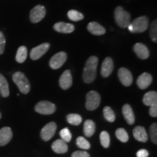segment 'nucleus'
Instances as JSON below:
<instances>
[{
  "label": "nucleus",
  "instance_id": "f257e3e1",
  "mask_svg": "<svg viewBox=\"0 0 157 157\" xmlns=\"http://www.w3.org/2000/svg\"><path fill=\"white\" fill-rule=\"evenodd\" d=\"M98 64V58L96 56H90L87 59L83 71V80L85 83L90 84L95 81Z\"/></svg>",
  "mask_w": 157,
  "mask_h": 157
},
{
  "label": "nucleus",
  "instance_id": "f03ea898",
  "mask_svg": "<svg viewBox=\"0 0 157 157\" xmlns=\"http://www.w3.org/2000/svg\"><path fill=\"white\" fill-rule=\"evenodd\" d=\"M114 19L117 24L122 29L127 28L131 23L130 14L128 12L125 11L120 6L115 9Z\"/></svg>",
  "mask_w": 157,
  "mask_h": 157
},
{
  "label": "nucleus",
  "instance_id": "7ed1b4c3",
  "mask_svg": "<svg viewBox=\"0 0 157 157\" xmlns=\"http://www.w3.org/2000/svg\"><path fill=\"white\" fill-rule=\"evenodd\" d=\"M13 80L18 87L21 93L28 94L31 90V84L29 79L22 72H15L13 75Z\"/></svg>",
  "mask_w": 157,
  "mask_h": 157
},
{
  "label": "nucleus",
  "instance_id": "20e7f679",
  "mask_svg": "<svg viewBox=\"0 0 157 157\" xmlns=\"http://www.w3.org/2000/svg\"><path fill=\"white\" fill-rule=\"evenodd\" d=\"M129 30L132 33H143L148 28V18L146 16H140L135 19L129 26Z\"/></svg>",
  "mask_w": 157,
  "mask_h": 157
},
{
  "label": "nucleus",
  "instance_id": "39448f33",
  "mask_svg": "<svg viewBox=\"0 0 157 157\" xmlns=\"http://www.w3.org/2000/svg\"><path fill=\"white\" fill-rule=\"evenodd\" d=\"M86 109L89 111H94L99 107L101 104V95L95 91H90L86 96Z\"/></svg>",
  "mask_w": 157,
  "mask_h": 157
},
{
  "label": "nucleus",
  "instance_id": "423d86ee",
  "mask_svg": "<svg viewBox=\"0 0 157 157\" xmlns=\"http://www.w3.org/2000/svg\"><path fill=\"white\" fill-rule=\"evenodd\" d=\"M56 110V106L54 103L50 101H43L39 102L35 105V111L37 113L43 115H50L55 113Z\"/></svg>",
  "mask_w": 157,
  "mask_h": 157
},
{
  "label": "nucleus",
  "instance_id": "0eeeda50",
  "mask_svg": "<svg viewBox=\"0 0 157 157\" xmlns=\"http://www.w3.org/2000/svg\"><path fill=\"white\" fill-rule=\"evenodd\" d=\"M46 15V9L44 6L38 5L31 10L30 12V20L32 23H39L44 18Z\"/></svg>",
  "mask_w": 157,
  "mask_h": 157
},
{
  "label": "nucleus",
  "instance_id": "6e6552de",
  "mask_svg": "<svg viewBox=\"0 0 157 157\" xmlns=\"http://www.w3.org/2000/svg\"><path fill=\"white\" fill-rule=\"evenodd\" d=\"M67 60V54L65 52H59L52 57L50 60V66L52 69H58Z\"/></svg>",
  "mask_w": 157,
  "mask_h": 157
},
{
  "label": "nucleus",
  "instance_id": "1a4fd4ad",
  "mask_svg": "<svg viewBox=\"0 0 157 157\" xmlns=\"http://www.w3.org/2000/svg\"><path fill=\"white\" fill-rule=\"evenodd\" d=\"M57 128L56 124L51 121V122L47 124L42 129L41 131V137L43 140L48 141L50 140L56 133Z\"/></svg>",
  "mask_w": 157,
  "mask_h": 157
},
{
  "label": "nucleus",
  "instance_id": "9d476101",
  "mask_svg": "<svg viewBox=\"0 0 157 157\" xmlns=\"http://www.w3.org/2000/svg\"><path fill=\"white\" fill-rule=\"evenodd\" d=\"M50 44L49 43H42V44L38 45L36 48H34L31 50L30 57L32 60H36L44 56L48 52L50 48Z\"/></svg>",
  "mask_w": 157,
  "mask_h": 157
},
{
  "label": "nucleus",
  "instance_id": "9b49d317",
  "mask_svg": "<svg viewBox=\"0 0 157 157\" xmlns=\"http://www.w3.org/2000/svg\"><path fill=\"white\" fill-rule=\"evenodd\" d=\"M118 76L119 80L125 87H129L132 83L133 78L131 72L126 68H121L118 71Z\"/></svg>",
  "mask_w": 157,
  "mask_h": 157
},
{
  "label": "nucleus",
  "instance_id": "f8f14e48",
  "mask_svg": "<svg viewBox=\"0 0 157 157\" xmlns=\"http://www.w3.org/2000/svg\"><path fill=\"white\" fill-rule=\"evenodd\" d=\"M72 82H73V79H72L71 73L69 70H66L60 76V79H59L60 87L63 90H68L71 87Z\"/></svg>",
  "mask_w": 157,
  "mask_h": 157
},
{
  "label": "nucleus",
  "instance_id": "ddd939ff",
  "mask_svg": "<svg viewBox=\"0 0 157 157\" xmlns=\"http://www.w3.org/2000/svg\"><path fill=\"white\" fill-rule=\"evenodd\" d=\"M113 70V61L110 57L104 59L101 66V75L103 77H109Z\"/></svg>",
  "mask_w": 157,
  "mask_h": 157
},
{
  "label": "nucleus",
  "instance_id": "4468645a",
  "mask_svg": "<svg viewBox=\"0 0 157 157\" xmlns=\"http://www.w3.org/2000/svg\"><path fill=\"white\" fill-rule=\"evenodd\" d=\"M133 50L137 57L142 60H146L150 56L148 48L142 43H136L133 47Z\"/></svg>",
  "mask_w": 157,
  "mask_h": 157
},
{
  "label": "nucleus",
  "instance_id": "2eb2a0df",
  "mask_svg": "<svg viewBox=\"0 0 157 157\" xmlns=\"http://www.w3.org/2000/svg\"><path fill=\"white\" fill-rule=\"evenodd\" d=\"M152 76L150 74L143 73L137 78V84L140 89L145 90L147 87H148V86H150V84L152 82Z\"/></svg>",
  "mask_w": 157,
  "mask_h": 157
},
{
  "label": "nucleus",
  "instance_id": "dca6fc26",
  "mask_svg": "<svg viewBox=\"0 0 157 157\" xmlns=\"http://www.w3.org/2000/svg\"><path fill=\"white\" fill-rule=\"evenodd\" d=\"M13 137V132L8 127L0 129V146H4L9 143Z\"/></svg>",
  "mask_w": 157,
  "mask_h": 157
},
{
  "label": "nucleus",
  "instance_id": "f3484780",
  "mask_svg": "<svg viewBox=\"0 0 157 157\" xmlns=\"http://www.w3.org/2000/svg\"><path fill=\"white\" fill-rule=\"evenodd\" d=\"M53 29L58 32L63 33V34H70L74 31L75 27L71 23L58 22L54 25Z\"/></svg>",
  "mask_w": 157,
  "mask_h": 157
},
{
  "label": "nucleus",
  "instance_id": "a211bd4d",
  "mask_svg": "<svg viewBox=\"0 0 157 157\" xmlns=\"http://www.w3.org/2000/svg\"><path fill=\"white\" fill-rule=\"evenodd\" d=\"M52 149L57 154H65L68 151L67 143L65 142L62 139H58L52 144Z\"/></svg>",
  "mask_w": 157,
  "mask_h": 157
},
{
  "label": "nucleus",
  "instance_id": "6ab92c4d",
  "mask_svg": "<svg viewBox=\"0 0 157 157\" xmlns=\"http://www.w3.org/2000/svg\"><path fill=\"white\" fill-rule=\"evenodd\" d=\"M133 136L137 140L145 143L148 140V134L143 127L137 126L133 129Z\"/></svg>",
  "mask_w": 157,
  "mask_h": 157
},
{
  "label": "nucleus",
  "instance_id": "aec40b11",
  "mask_svg": "<svg viewBox=\"0 0 157 157\" xmlns=\"http://www.w3.org/2000/svg\"><path fill=\"white\" fill-rule=\"evenodd\" d=\"M122 113L125 120H126V121L129 124L132 125L134 124L135 120V114L133 113L132 108H131L129 104L124 105V106L122 107Z\"/></svg>",
  "mask_w": 157,
  "mask_h": 157
},
{
  "label": "nucleus",
  "instance_id": "412c9836",
  "mask_svg": "<svg viewBox=\"0 0 157 157\" xmlns=\"http://www.w3.org/2000/svg\"><path fill=\"white\" fill-rule=\"evenodd\" d=\"M87 30L92 34L96 36H101L105 33V29L97 22H91L87 25Z\"/></svg>",
  "mask_w": 157,
  "mask_h": 157
},
{
  "label": "nucleus",
  "instance_id": "4be33fe9",
  "mask_svg": "<svg viewBox=\"0 0 157 157\" xmlns=\"http://www.w3.org/2000/svg\"><path fill=\"white\" fill-rule=\"evenodd\" d=\"M143 102L144 105L151 106L153 104L157 103V93L155 91H150L143 96Z\"/></svg>",
  "mask_w": 157,
  "mask_h": 157
},
{
  "label": "nucleus",
  "instance_id": "5701e85b",
  "mask_svg": "<svg viewBox=\"0 0 157 157\" xmlns=\"http://www.w3.org/2000/svg\"><path fill=\"white\" fill-rule=\"evenodd\" d=\"M95 132V124L93 120H87L84 124V132L86 137L93 136Z\"/></svg>",
  "mask_w": 157,
  "mask_h": 157
},
{
  "label": "nucleus",
  "instance_id": "b1692460",
  "mask_svg": "<svg viewBox=\"0 0 157 157\" xmlns=\"http://www.w3.org/2000/svg\"><path fill=\"white\" fill-rule=\"evenodd\" d=\"M0 93L4 98L8 97L10 95L8 83L5 76L1 74H0Z\"/></svg>",
  "mask_w": 157,
  "mask_h": 157
},
{
  "label": "nucleus",
  "instance_id": "393cba45",
  "mask_svg": "<svg viewBox=\"0 0 157 157\" xmlns=\"http://www.w3.org/2000/svg\"><path fill=\"white\" fill-rule=\"evenodd\" d=\"M27 55H28L27 48L25 46L20 47L17 51L16 56H15L17 62L19 63H22L24 62L27 58Z\"/></svg>",
  "mask_w": 157,
  "mask_h": 157
},
{
  "label": "nucleus",
  "instance_id": "a878e982",
  "mask_svg": "<svg viewBox=\"0 0 157 157\" xmlns=\"http://www.w3.org/2000/svg\"><path fill=\"white\" fill-rule=\"evenodd\" d=\"M67 121L71 124L74 125V126H78L82 121V118L80 115L76 114V113H70L66 117Z\"/></svg>",
  "mask_w": 157,
  "mask_h": 157
},
{
  "label": "nucleus",
  "instance_id": "bb28decb",
  "mask_svg": "<svg viewBox=\"0 0 157 157\" xmlns=\"http://www.w3.org/2000/svg\"><path fill=\"white\" fill-rule=\"evenodd\" d=\"M103 115L105 119L109 122H113L115 121V113L111 107L105 106L103 109Z\"/></svg>",
  "mask_w": 157,
  "mask_h": 157
},
{
  "label": "nucleus",
  "instance_id": "cd10ccee",
  "mask_svg": "<svg viewBox=\"0 0 157 157\" xmlns=\"http://www.w3.org/2000/svg\"><path fill=\"white\" fill-rule=\"evenodd\" d=\"M116 136L118 140H119L122 143H127L129 140V135L127 131L123 128H119L116 131Z\"/></svg>",
  "mask_w": 157,
  "mask_h": 157
},
{
  "label": "nucleus",
  "instance_id": "c85d7f7f",
  "mask_svg": "<svg viewBox=\"0 0 157 157\" xmlns=\"http://www.w3.org/2000/svg\"><path fill=\"white\" fill-rule=\"evenodd\" d=\"M68 17L72 21H79L84 18V15L78 11L71 10L68 12Z\"/></svg>",
  "mask_w": 157,
  "mask_h": 157
},
{
  "label": "nucleus",
  "instance_id": "c756f323",
  "mask_svg": "<svg viewBox=\"0 0 157 157\" xmlns=\"http://www.w3.org/2000/svg\"><path fill=\"white\" fill-rule=\"evenodd\" d=\"M100 140L104 148H107L110 146V136L106 131H103L100 135Z\"/></svg>",
  "mask_w": 157,
  "mask_h": 157
},
{
  "label": "nucleus",
  "instance_id": "7c9ffc66",
  "mask_svg": "<svg viewBox=\"0 0 157 157\" xmlns=\"http://www.w3.org/2000/svg\"><path fill=\"white\" fill-rule=\"evenodd\" d=\"M76 145L78 148L84 149V150H88L90 148V143L86 140L83 137H78L76 139Z\"/></svg>",
  "mask_w": 157,
  "mask_h": 157
},
{
  "label": "nucleus",
  "instance_id": "2f4dec72",
  "mask_svg": "<svg viewBox=\"0 0 157 157\" xmlns=\"http://www.w3.org/2000/svg\"><path fill=\"white\" fill-rule=\"evenodd\" d=\"M157 21L154 20L151 25L150 37L154 42H157Z\"/></svg>",
  "mask_w": 157,
  "mask_h": 157
},
{
  "label": "nucleus",
  "instance_id": "473e14b6",
  "mask_svg": "<svg viewBox=\"0 0 157 157\" xmlns=\"http://www.w3.org/2000/svg\"><path fill=\"white\" fill-rule=\"evenodd\" d=\"M60 136L61 137L62 140H64L66 143L70 142L72 138L71 133L68 128H63L61 129L60 132Z\"/></svg>",
  "mask_w": 157,
  "mask_h": 157
},
{
  "label": "nucleus",
  "instance_id": "72a5a7b5",
  "mask_svg": "<svg viewBox=\"0 0 157 157\" xmlns=\"http://www.w3.org/2000/svg\"><path fill=\"white\" fill-rule=\"evenodd\" d=\"M150 137L151 139L152 142L154 144H157V124L154 123L152 124L151 126L150 127Z\"/></svg>",
  "mask_w": 157,
  "mask_h": 157
},
{
  "label": "nucleus",
  "instance_id": "f704fd0d",
  "mask_svg": "<svg viewBox=\"0 0 157 157\" xmlns=\"http://www.w3.org/2000/svg\"><path fill=\"white\" fill-rule=\"evenodd\" d=\"M5 37L4 36L2 33L0 31V55L3 54L4 51H5Z\"/></svg>",
  "mask_w": 157,
  "mask_h": 157
},
{
  "label": "nucleus",
  "instance_id": "c9c22d12",
  "mask_svg": "<svg viewBox=\"0 0 157 157\" xmlns=\"http://www.w3.org/2000/svg\"><path fill=\"white\" fill-rule=\"evenodd\" d=\"M71 157H90V156L87 151H74L71 154Z\"/></svg>",
  "mask_w": 157,
  "mask_h": 157
},
{
  "label": "nucleus",
  "instance_id": "e433bc0d",
  "mask_svg": "<svg viewBox=\"0 0 157 157\" xmlns=\"http://www.w3.org/2000/svg\"><path fill=\"white\" fill-rule=\"evenodd\" d=\"M149 114L153 117H157V103L151 105L150 109H149Z\"/></svg>",
  "mask_w": 157,
  "mask_h": 157
},
{
  "label": "nucleus",
  "instance_id": "4c0bfd02",
  "mask_svg": "<svg viewBox=\"0 0 157 157\" xmlns=\"http://www.w3.org/2000/svg\"><path fill=\"white\" fill-rule=\"evenodd\" d=\"M137 157H148L149 156V153L146 149H140L136 154Z\"/></svg>",
  "mask_w": 157,
  "mask_h": 157
},
{
  "label": "nucleus",
  "instance_id": "58836bf2",
  "mask_svg": "<svg viewBox=\"0 0 157 157\" xmlns=\"http://www.w3.org/2000/svg\"><path fill=\"white\" fill-rule=\"evenodd\" d=\"M1 117H2V114H1V113H0V119H1Z\"/></svg>",
  "mask_w": 157,
  "mask_h": 157
}]
</instances>
